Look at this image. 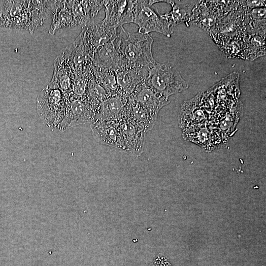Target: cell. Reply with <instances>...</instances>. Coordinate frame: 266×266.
<instances>
[{"instance_id": "cell-18", "label": "cell", "mask_w": 266, "mask_h": 266, "mask_svg": "<svg viewBox=\"0 0 266 266\" xmlns=\"http://www.w3.org/2000/svg\"><path fill=\"white\" fill-rule=\"evenodd\" d=\"M243 24L246 33L266 35V7L247 9Z\"/></svg>"}, {"instance_id": "cell-19", "label": "cell", "mask_w": 266, "mask_h": 266, "mask_svg": "<svg viewBox=\"0 0 266 266\" xmlns=\"http://www.w3.org/2000/svg\"><path fill=\"white\" fill-rule=\"evenodd\" d=\"M243 40L244 59L254 60L265 55V35L246 33Z\"/></svg>"}, {"instance_id": "cell-4", "label": "cell", "mask_w": 266, "mask_h": 266, "mask_svg": "<svg viewBox=\"0 0 266 266\" xmlns=\"http://www.w3.org/2000/svg\"><path fill=\"white\" fill-rule=\"evenodd\" d=\"M66 103V96L48 84L36 100L37 113L43 123L50 129H57L65 116Z\"/></svg>"}, {"instance_id": "cell-11", "label": "cell", "mask_w": 266, "mask_h": 266, "mask_svg": "<svg viewBox=\"0 0 266 266\" xmlns=\"http://www.w3.org/2000/svg\"><path fill=\"white\" fill-rule=\"evenodd\" d=\"M131 113L129 97L117 93L110 95L104 100L97 119L120 122L130 116Z\"/></svg>"}, {"instance_id": "cell-20", "label": "cell", "mask_w": 266, "mask_h": 266, "mask_svg": "<svg viewBox=\"0 0 266 266\" xmlns=\"http://www.w3.org/2000/svg\"><path fill=\"white\" fill-rule=\"evenodd\" d=\"M76 26L87 25L94 17L91 0H68Z\"/></svg>"}, {"instance_id": "cell-22", "label": "cell", "mask_w": 266, "mask_h": 266, "mask_svg": "<svg viewBox=\"0 0 266 266\" xmlns=\"http://www.w3.org/2000/svg\"><path fill=\"white\" fill-rule=\"evenodd\" d=\"M132 117L134 122L146 133L152 130L157 119L145 107L129 99Z\"/></svg>"}, {"instance_id": "cell-14", "label": "cell", "mask_w": 266, "mask_h": 266, "mask_svg": "<svg viewBox=\"0 0 266 266\" xmlns=\"http://www.w3.org/2000/svg\"><path fill=\"white\" fill-rule=\"evenodd\" d=\"M163 2L168 3L172 8L171 11L161 16L173 32L174 27L179 24L185 23L188 25L198 0H163Z\"/></svg>"}, {"instance_id": "cell-21", "label": "cell", "mask_w": 266, "mask_h": 266, "mask_svg": "<svg viewBox=\"0 0 266 266\" xmlns=\"http://www.w3.org/2000/svg\"><path fill=\"white\" fill-rule=\"evenodd\" d=\"M92 70L96 82L105 90L109 96L118 93L116 75L113 70L92 65Z\"/></svg>"}, {"instance_id": "cell-24", "label": "cell", "mask_w": 266, "mask_h": 266, "mask_svg": "<svg viewBox=\"0 0 266 266\" xmlns=\"http://www.w3.org/2000/svg\"><path fill=\"white\" fill-rule=\"evenodd\" d=\"M240 2L247 9L266 7L265 0H241Z\"/></svg>"}, {"instance_id": "cell-6", "label": "cell", "mask_w": 266, "mask_h": 266, "mask_svg": "<svg viewBox=\"0 0 266 266\" xmlns=\"http://www.w3.org/2000/svg\"><path fill=\"white\" fill-rule=\"evenodd\" d=\"M67 103L65 116L57 129L61 132L80 124L92 123L98 115L85 98H79L71 93L66 95Z\"/></svg>"}, {"instance_id": "cell-10", "label": "cell", "mask_w": 266, "mask_h": 266, "mask_svg": "<svg viewBox=\"0 0 266 266\" xmlns=\"http://www.w3.org/2000/svg\"><path fill=\"white\" fill-rule=\"evenodd\" d=\"M90 127L96 141L120 150L121 132L119 121L97 119L91 123Z\"/></svg>"}, {"instance_id": "cell-13", "label": "cell", "mask_w": 266, "mask_h": 266, "mask_svg": "<svg viewBox=\"0 0 266 266\" xmlns=\"http://www.w3.org/2000/svg\"><path fill=\"white\" fill-rule=\"evenodd\" d=\"M93 66L112 69L114 71L122 67L118 34L113 39L96 50L93 59Z\"/></svg>"}, {"instance_id": "cell-2", "label": "cell", "mask_w": 266, "mask_h": 266, "mask_svg": "<svg viewBox=\"0 0 266 266\" xmlns=\"http://www.w3.org/2000/svg\"><path fill=\"white\" fill-rule=\"evenodd\" d=\"M119 29L122 67L133 68L148 73L157 62L152 55V37L150 34L128 32L123 26Z\"/></svg>"}, {"instance_id": "cell-1", "label": "cell", "mask_w": 266, "mask_h": 266, "mask_svg": "<svg viewBox=\"0 0 266 266\" xmlns=\"http://www.w3.org/2000/svg\"><path fill=\"white\" fill-rule=\"evenodd\" d=\"M1 24L5 27L28 30L31 33L40 26L48 15L41 0L1 1Z\"/></svg>"}, {"instance_id": "cell-5", "label": "cell", "mask_w": 266, "mask_h": 266, "mask_svg": "<svg viewBox=\"0 0 266 266\" xmlns=\"http://www.w3.org/2000/svg\"><path fill=\"white\" fill-rule=\"evenodd\" d=\"M132 23L138 26V33L157 32L171 37V31L161 14L148 4V0H134Z\"/></svg>"}, {"instance_id": "cell-8", "label": "cell", "mask_w": 266, "mask_h": 266, "mask_svg": "<svg viewBox=\"0 0 266 266\" xmlns=\"http://www.w3.org/2000/svg\"><path fill=\"white\" fill-rule=\"evenodd\" d=\"M121 143L120 150L134 157L142 154L146 133L133 120L132 115L120 122Z\"/></svg>"}, {"instance_id": "cell-25", "label": "cell", "mask_w": 266, "mask_h": 266, "mask_svg": "<svg viewBox=\"0 0 266 266\" xmlns=\"http://www.w3.org/2000/svg\"><path fill=\"white\" fill-rule=\"evenodd\" d=\"M151 266H172V265L165 257L159 255Z\"/></svg>"}, {"instance_id": "cell-17", "label": "cell", "mask_w": 266, "mask_h": 266, "mask_svg": "<svg viewBox=\"0 0 266 266\" xmlns=\"http://www.w3.org/2000/svg\"><path fill=\"white\" fill-rule=\"evenodd\" d=\"M52 23L49 33L54 35L59 30L76 26L68 0H53Z\"/></svg>"}, {"instance_id": "cell-7", "label": "cell", "mask_w": 266, "mask_h": 266, "mask_svg": "<svg viewBox=\"0 0 266 266\" xmlns=\"http://www.w3.org/2000/svg\"><path fill=\"white\" fill-rule=\"evenodd\" d=\"M64 52L75 75L92 69L95 50L90 43L84 29L82 28L78 36Z\"/></svg>"}, {"instance_id": "cell-3", "label": "cell", "mask_w": 266, "mask_h": 266, "mask_svg": "<svg viewBox=\"0 0 266 266\" xmlns=\"http://www.w3.org/2000/svg\"><path fill=\"white\" fill-rule=\"evenodd\" d=\"M156 92L168 98L188 88V84L172 62L156 63L149 69L145 81Z\"/></svg>"}, {"instance_id": "cell-9", "label": "cell", "mask_w": 266, "mask_h": 266, "mask_svg": "<svg viewBox=\"0 0 266 266\" xmlns=\"http://www.w3.org/2000/svg\"><path fill=\"white\" fill-rule=\"evenodd\" d=\"M129 99L145 107L156 119L159 111L169 103L168 98L154 91L145 82L135 88Z\"/></svg>"}, {"instance_id": "cell-12", "label": "cell", "mask_w": 266, "mask_h": 266, "mask_svg": "<svg viewBox=\"0 0 266 266\" xmlns=\"http://www.w3.org/2000/svg\"><path fill=\"white\" fill-rule=\"evenodd\" d=\"M74 72L64 51L56 58L52 78L49 83L65 95L71 92Z\"/></svg>"}, {"instance_id": "cell-16", "label": "cell", "mask_w": 266, "mask_h": 266, "mask_svg": "<svg viewBox=\"0 0 266 266\" xmlns=\"http://www.w3.org/2000/svg\"><path fill=\"white\" fill-rule=\"evenodd\" d=\"M82 28L85 31L88 40L95 51L101 45L115 38L118 34L119 29L110 26L103 20L97 23L91 21Z\"/></svg>"}, {"instance_id": "cell-23", "label": "cell", "mask_w": 266, "mask_h": 266, "mask_svg": "<svg viewBox=\"0 0 266 266\" xmlns=\"http://www.w3.org/2000/svg\"><path fill=\"white\" fill-rule=\"evenodd\" d=\"M92 75V69L75 74L73 81L71 93L77 97H84L86 93L89 80Z\"/></svg>"}, {"instance_id": "cell-15", "label": "cell", "mask_w": 266, "mask_h": 266, "mask_svg": "<svg viewBox=\"0 0 266 266\" xmlns=\"http://www.w3.org/2000/svg\"><path fill=\"white\" fill-rule=\"evenodd\" d=\"M118 93L129 97L135 88L145 81L148 73L133 68L124 67L114 71Z\"/></svg>"}]
</instances>
